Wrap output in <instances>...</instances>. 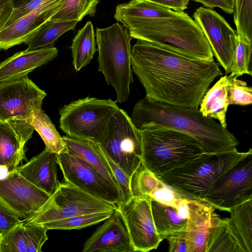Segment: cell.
Instances as JSON below:
<instances>
[{
    "instance_id": "obj_42",
    "label": "cell",
    "mask_w": 252,
    "mask_h": 252,
    "mask_svg": "<svg viewBox=\"0 0 252 252\" xmlns=\"http://www.w3.org/2000/svg\"><path fill=\"white\" fill-rule=\"evenodd\" d=\"M171 9L176 12H183L188 8L190 0H145Z\"/></svg>"
},
{
    "instance_id": "obj_23",
    "label": "cell",
    "mask_w": 252,
    "mask_h": 252,
    "mask_svg": "<svg viewBox=\"0 0 252 252\" xmlns=\"http://www.w3.org/2000/svg\"><path fill=\"white\" fill-rule=\"evenodd\" d=\"M62 138L67 152L82 158L120 190L109 164L98 144L66 135L62 136Z\"/></svg>"
},
{
    "instance_id": "obj_30",
    "label": "cell",
    "mask_w": 252,
    "mask_h": 252,
    "mask_svg": "<svg viewBox=\"0 0 252 252\" xmlns=\"http://www.w3.org/2000/svg\"><path fill=\"white\" fill-rule=\"evenodd\" d=\"M77 23V21L48 20L26 42L27 49L35 50L53 46L60 36L74 30Z\"/></svg>"
},
{
    "instance_id": "obj_40",
    "label": "cell",
    "mask_w": 252,
    "mask_h": 252,
    "mask_svg": "<svg viewBox=\"0 0 252 252\" xmlns=\"http://www.w3.org/2000/svg\"><path fill=\"white\" fill-rule=\"evenodd\" d=\"M166 239L169 242L170 252H189L185 229L170 235Z\"/></svg>"
},
{
    "instance_id": "obj_7",
    "label": "cell",
    "mask_w": 252,
    "mask_h": 252,
    "mask_svg": "<svg viewBox=\"0 0 252 252\" xmlns=\"http://www.w3.org/2000/svg\"><path fill=\"white\" fill-rule=\"evenodd\" d=\"M118 108L111 99L87 96L72 101L59 110L60 127L68 137L99 144Z\"/></svg>"
},
{
    "instance_id": "obj_25",
    "label": "cell",
    "mask_w": 252,
    "mask_h": 252,
    "mask_svg": "<svg viewBox=\"0 0 252 252\" xmlns=\"http://www.w3.org/2000/svg\"><path fill=\"white\" fill-rule=\"evenodd\" d=\"M205 252H245L228 218L222 219L213 215Z\"/></svg>"
},
{
    "instance_id": "obj_38",
    "label": "cell",
    "mask_w": 252,
    "mask_h": 252,
    "mask_svg": "<svg viewBox=\"0 0 252 252\" xmlns=\"http://www.w3.org/2000/svg\"><path fill=\"white\" fill-rule=\"evenodd\" d=\"M103 154L109 164L122 192L123 197L122 202L126 203L132 197L130 188V178L106 154L104 153Z\"/></svg>"
},
{
    "instance_id": "obj_31",
    "label": "cell",
    "mask_w": 252,
    "mask_h": 252,
    "mask_svg": "<svg viewBox=\"0 0 252 252\" xmlns=\"http://www.w3.org/2000/svg\"><path fill=\"white\" fill-rule=\"evenodd\" d=\"M229 220L245 252H252V199L231 208Z\"/></svg>"
},
{
    "instance_id": "obj_32",
    "label": "cell",
    "mask_w": 252,
    "mask_h": 252,
    "mask_svg": "<svg viewBox=\"0 0 252 252\" xmlns=\"http://www.w3.org/2000/svg\"><path fill=\"white\" fill-rule=\"evenodd\" d=\"M99 2V0H64L50 19L80 22L86 15L94 16Z\"/></svg>"
},
{
    "instance_id": "obj_10",
    "label": "cell",
    "mask_w": 252,
    "mask_h": 252,
    "mask_svg": "<svg viewBox=\"0 0 252 252\" xmlns=\"http://www.w3.org/2000/svg\"><path fill=\"white\" fill-rule=\"evenodd\" d=\"M250 199H252V154L220 177L203 201L215 209L229 212Z\"/></svg>"
},
{
    "instance_id": "obj_13",
    "label": "cell",
    "mask_w": 252,
    "mask_h": 252,
    "mask_svg": "<svg viewBox=\"0 0 252 252\" xmlns=\"http://www.w3.org/2000/svg\"><path fill=\"white\" fill-rule=\"evenodd\" d=\"M150 197L132 196L127 202H121L116 208L120 211L134 247V252H148L156 249L162 241L153 220Z\"/></svg>"
},
{
    "instance_id": "obj_11",
    "label": "cell",
    "mask_w": 252,
    "mask_h": 252,
    "mask_svg": "<svg viewBox=\"0 0 252 252\" xmlns=\"http://www.w3.org/2000/svg\"><path fill=\"white\" fill-rule=\"evenodd\" d=\"M57 158L64 182L116 206L122 202L121 190L82 158L67 152Z\"/></svg>"
},
{
    "instance_id": "obj_2",
    "label": "cell",
    "mask_w": 252,
    "mask_h": 252,
    "mask_svg": "<svg viewBox=\"0 0 252 252\" xmlns=\"http://www.w3.org/2000/svg\"><path fill=\"white\" fill-rule=\"evenodd\" d=\"M130 118L139 130L167 128L187 133L200 142L203 153L227 152L239 144L227 128L204 116L197 108L171 105L145 97L135 104Z\"/></svg>"
},
{
    "instance_id": "obj_36",
    "label": "cell",
    "mask_w": 252,
    "mask_h": 252,
    "mask_svg": "<svg viewBox=\"0 0 252 252\" xmlns=\"http://www.w3.org/2000/svg\"><path fill=\"white\" fill-rule=\"evenodd\" d=\"M233 14L237 35L252 41V0H235Z\"/></svg>"
},
{
    "instance_id": "obj_18",
    "label": "cell",
    "mask_w": 252,
    "mask_h": 252,
    "mask_svg": "<svg viewBox=\"0 0 252 252\" xmlns=\"http://www.w3.org/2000/svg\"><path fill=\"white\" fill-rule=\"evenodd\" d=\"M33 130L26 121L0 120V165L6 166L9 172L17 170L26 159L25 145Z\"/></svg>"
},
{
    "instance_id": "obj_24",
    "label": "cell",
    "mask_w": 252,
    "mask_h": 252,
    "mask_svg": "<svg viewBox=\"0 0 252 252\" xmlns=\"http://www.w3.org/2000/svg\"><path fill=\"white\" fill-rule=\"evenodd\" d=\"M231 78L226 74L221 77L208 90L199 105V109L204 116L218 121L224 128L227 127L226 114L229 105L228 88Z\"/></svg>"
},
{
    "instance_id": "obj_6",
    "label": "cell",
    "mask_w": 252,
    "mask_h": 252,
    "mask_svg": "<svg viewBox=\"0 0 252 252\" xmlns=\"http://www.w3.org/2000/svg\"><path fill=\"white\" fill-rule=\"evenodd\" d=\"M139 131L142 163L157 177L203 153L200 142L187 133L167 128Z\"/></svg>"
},
{
    "instance_id": "obj_29",
    "label": "cell",
    "mask_w": 252,
    "mask_h": 252,
    "mask_svg": "<svg viewBox=\"0 0 252 252\" xmlns=\"http://www.w3.org/2000/svg\"><path fill=\"white\" fill-rule=\"evenodd\" d=\"M27 122L39 134L47 151L57 154L67 152L62 137L42 108L34 110Z\"/></svg>"
},
{
    "instance_id": "obj_12",
    "label": "cell",
    "mask_w": 252,
    "mask_h": 252,
    "mask_svg": "<svg viewBox=\"0 0 252 252\" xmlns=\"http://www.w3.org/2000/svg\"><path fill=\"white\" fill-rule=\"evenodd\" d=\"M46 94L28 75L0 81V120L27 122Z\"/></svg>"
},
{
    "instance_id": "obj_39",
    "label": "cell",
    "mask_w": 252,
    "mask_h": 252,
    "mask_svg": "<svg viewBox=\"0 0 252 252\" xmlns=\"http://www.w3.org/2000/svg\"><path fill=\"white\" fill-rule=\"evenodd\" d=\"M19 215L0 199V236L22 223Z\"/></svg>"
},
{
    "instance_id": "obj_16",
    "label": "cell",
    "mask_w": 252,
    "mask_h": 252,
    "mask_svg": "<svg viewBox=\"0 0 252 252\" xmlns=\"http://www.w3.org/2000/svg\"><path fill=\"white\" fill-rule=\"evenodd\" d=\"M64 0H46L0 30V50L26 43L60 9Z\"/></svg>"
},
{
    "instance_id": "obj_3",
    "label": "cell",
    "mask_w": 252,
    "mask_h": 252,
    "mask_svg": "<svg viewBox=\"0 0 252 252\" xmlns=\"http://www.w3.org/2000/svg\"><path fill=\"white\" fill-rule=\"evenodd\" d=\"M132 38L206 61H214L211 47L202 31L187 13L157 19L119 18Z\"/></svg>"
},
{
    "instance_id": "obj_4",
    "label": "cell",
    "mask_w": 252,
    "mask_h": 252,
    "mask_svg": "<svg viewBox=\"0 0 252 252\" xmlns=\"http://www.w3.org/2000/svg\"><path fill=\"white\" fill-rule=\"evenodd\" d=\"M235 148L218 153H202L186 163L158 176L185 198L203 200L213 184L250 154Z\"/></svg>"
},
{
    "instance_id": "obj_20",
    "label": "cell",
    "mask_w": 252,
    "mask_h": 252,
    "mask_svg": "<svg viewBox=\"0 0 252 252\" xmlns=\"http://www.w3.org/2000/svg\"><path fill=\"white\" fill-rule=\"evenodd\" d=\"M189 214L185 231L189 252H205L214 208L202 201L188 199Z\"/></svg>"
},
{
    "instance_id": "obj_46",
    "label": "cell",
    "mask_w": 252,
    "mask_h": 252,
    "mask_svg": "<svg viewBox=\"0 0 252 252\" xmlns=\"http://www.w3.org/2000/svg\"><path fill=\"white\" fill-rule=\"evenodd\" d=\"M14 8L22 6L32 0H12Z\"/></svg>"
},
{
    "instance_id": "obj_33",
    "label": "cell",
    "mask_w": 252,
    "mask_h": 252,
    "mask_svg": "<svg viewBox=\"0 0 252 252\" xmlns=\"http://www.w3.org/2000/svg\"><path fill=\"white\" fill-rule=\"evenodd\" d=\"M114 211L76 215L49 222L42 224V226L48 230L80 229L105 220L112 215Z\"/></svg>"
},
{
    "instance_id": "obj_34",
    "label": "cell",
    "mask_w": 252,
    "mask_h": 252,
    "mask_svg": "<svg viewBox=\"0 0 252 252\" xmlns=\"http://www.w3.org/2000/svg\"><path fill=\"white\" fill-rule=\"evenodd\" d=\"M164 183L142 163L130 178V188L132 196L151 198Z\"/></svg>"
},
{
    "instance_id": "obj_17",
    "label": "cell",
    "mask_w": 252,
    "mask_h": 252,
    "mask_svg": "<svg viewBox=\"0 0 252 252\" xmlns=\"http://www.w3.org/2000/svg\"><path fill=\"white\" fill-rule=\"evenodd\" d=\"M82 252H134L125 221L117 208L85 241Z\"/></svg>"
},
{
    "instance_id": "obj_21",
    "label": "cell",
    "mask_w": 252,
    "mask_h": 252,
    "mask_svg": "<svg viewBox=\"0 0 252 252\" xmlns=\"http://www.w3.org/2000/svg\"><path fill=\"white\" fill-rule=\"evenodd\" d=\"M58 54L53 46L18 52L0 63V81L27 75L54 59Z\"/></svg>"
},
{
    "instance_id": "obj_26",
    "label": "cell",
    "mask_w": 252,
    "mask_h": 252,
    "mask_svg": "<svg viewBox=\"0 0 252 252\" xmlns=\"http://www.w3.org/2000/svg\"><path fill=\"white\" fill-rule=\"evenodd\" d=\"M181 12L145 0H131L116 6L114 18L116 20L124 18H164L178 15Z\"/></svg>"
},
{
    "instance_id": "obj_45",
    "label": "cell",
    "mask_w": 252,
    "mask_h": 252,
    "mask_svg": "<svg viewBox=\"0 0 252 252\" xmlns=\"http://www.w3.org/2000/svg\"><path fill=\"white\" fill-rule=\"evenodd\" d=\"M9 173L7 167L4 165H0V180L5 178Z\"/></svg>"
},
{
    "instance_id": "obj_44",
    "label": "cell",
    "mask_w": 252,
    "mask_h": 252,
    "mask_svg": "<svg viewBox=\"0 0 252 252\" xmlns=\"http://www.w3.org/2000/svg\"><path fill=\"white\" fill-rule=\"evenodd\" d=\"M188 201V198H183L181 199L176 207L179 215L184 219H187L189 214Z\"/></svg>"
},
{
    "instance_id": "obj_28",
    "label": "cell",
    "mask_w": 252,
    "mask_h": 252,
    "mask_svg": "<svg viewBox=\"0 0 252 252\" xmlns=\"http://www.w3.org/2000/svg\"><path fill=\"white\" fill-rule=\"evenodd\" d=\"M151 210L156 230L162 240L185 229L187 219L179 215L176 208L152 199Z\"/></svg>"
},
{
    "instance_id": "obj_43",
    "label": "cell",
    "mask_w": 252,
    "mask_h": 252,
    "mask_svg": "<svg viewBox=\"0 0 252 252\" xmlns=\"http://www.w3.org/2000/svg\"><path fill=\"white\" fill-rule=\"evenodd\" d=\"M14 9L12 0H0V30L5 26Z\"/></svg>"
},
{
    "instance_id": "obj_14",
    "label": "cell",
    "mask_w": 252,
    "mask_h": 252,
    "mask_svg": "<svg viewBox=\"0 0 252 252\" xmlns=\"http://www.w3.org/2000/svg\"><path fill=\"white\" fill-rule=\"evenodd\" d=\"M206 38L218 63L225 70L230 72L237 38L234 30L219 13L212 8L201 6L193 14Z\"/></svg>"
},
{
    "instance_id": "obj_19",
    "label": "cell",
    "mask_w": 252,
    "mask_h": 252,
    "mask_svg": "<svg viewBox=\"0 0 252 252\" xmlns=\"http://www.w3.org/2000/svg\"><path fill=\"white\" fill-rule=\"evenodd\" d=\"M57 154L45 148L39 154L23 165L19 166L17 171L32 184L50 196L58 188L57 177Z\"/></svg>"
},
{
    "instance_id": "obj_41",
    "label": "cell",
    "mask_w": 252,
    "mask_h": 252,
    "mask_svg": "<svg viewBox=\"0 0 252 252\" xmlns=\"http://www.w3.org/2000/svg\"><path fill=\"white\" fill-rule=\"evenodd\" d=\"M202 4L205 7L213 9L218 7L227 14H232L233 12L235 0H193Z\"/></svg>"
},
{
    "instance_id": "obj_15",
    "label": "cell",
    "mask_w": 252,
    "mask_h": 252,
    "mask_svg": "<svg viewBox=\"0 0 252 252\" xmlns=\"http://www.w3.org/2000/svg\"><path fill=\"white\" fill-rule=\"evenodd\" d=\"M50 195L21 176L17 170L0 180V199L22 219L34 214Z\"/></svg>"
},
{
    "instance_id": "obj_37",
    "label": "cell",
    "mask_w": 252,
    "mask_h": 252,
    "mask_svg": "<svg viewBox=\"0 0 252 252\" xmlns=\"http://www.w3.org/2000/svg\"><path fill=\"white\" fill-rule=\"evenodd\" d=\"M229 105L246 106L252 103V88L245 81L233 77L228 88Z\"/></svg>"
},
{
    "instance_id": "obj_8",
    "label": "cell",
    "mask_w": 252,
    "mask_h": 252,
    "mask_svg": "<svg viewBox=\"0 0 252 252\" xmlns=\"http://www.w3.org/2000/svg\"><path fill=\"white\" fill-rule=\"evenodd\" d=\"M117 206L95 197L64 182L34 214L23 220L27 223L42 224L72 216L92 213L113 211Z\"/></svg>"
},
{
    "instance_id": "obj_9",
    "label": "cell",
    "mask_w": 252,
    "mask_h": 252,
    "mask_svg": "<svg viewBox=\"0 0 252 252\" xmlns=\"http://www.w3.org/2000/svg\"><path fill=\"white\" fill-rule=\"evenodd\" d=\"M98 144L130 178L142 164L140 131L123 109L119 108L114 113L104 138Z\"/></svg>"
},
{
    "instance_id": "obj_5",
    "label": "cell",
    "mask_w": 252,
    "mask_h": 252,
    "mask_svg": "<svg viewBox=\"0 0 252 252\" xmlns=\"http://www.w3.org/2000/svg\"><path fill=\"white\" fill-rule=\"evenodd\" d=\"M98 71L109 86L115 89L117 102L126 101L133 82L131 70L130 41L128 30L119 23L96 29Z\"/></svg>"
},
{
    "instance_id": "obj_22",
    "label": "cell",
    "mask_w": 252,
    "mask_h": 252,
    "mask_svg": "<svg viewBox=\"0 0 252 252\" xmlns=\"http://www.w3.org/2000/svg\"><path fill=\"white\" fill-rule=\"evenodd\" d=\"M44 226L24 221L0 236V252H40L47 241Z\"/></svg>"
},
{
    "instance_id": "obj_27",
    "label": "cell",
    "mask_w": 252,
    "mask_h": 252,
    "mask_svg": "<svg viewBox=\"0 0 252 252\" xmlns=\"http://www.w3.org/2000/svg\"><path fill=\"white\" fill-rule=\"evenodd\" d=\"M95 36L93 24L89 21L72 39L70 48L72 64L76 71L89 64L93 59L96 51Z\"/></svg>"
},
{
    "instance_id": "obj_35",
    "label": "cell",
    "mask_w": 252,
    "mask_h": 252,
    "mask_svg": "<svg viewBox=\"0 0 252 252\" xmlns=\"http://www.w3.org/2000/svg\"><path fill=\"white\" fill-rule=\"evenodd\" d=\"M252 41L237 35L235 52L229 76L237 78L244 74L252 75Z\"/></svg>"
},
{
    "instance_id": "obj_1",
    "label": "cell",
    "mask_w": 252,
    "mask_h": 252,
    "mask_svg": "<svg viewBox=\"0 0 252 252\" xmlns=\"http://www.w3.org/2000/svg\"><path fill=\"white\" fill-rule=\"evenodd\" d=\"M131 62L146 98L182 107L198 108L210 85L223 74L215 60L198 59L140 39L131 48Z\"/></svg>"
}]
</instances>
